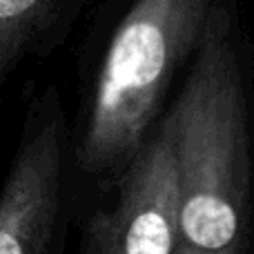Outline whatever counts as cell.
I'll list each match as a JSON object with an SVG mask.
<instances>
[{"instance_id": "277c9868", "label": "cell", "mask_w": 254, "mask_h": 254, "mask_svg": "<svg viewBox=\"0 0 254 254\" xmlns=\"http://www.w3.org/2000/svg\"><path fill=\"white\" fill-rule=\"evenodd\" d=\"M110 190V203L89 216L85 254L174 252L179 163L167 121Z\"/></svg>"}, {"instance_id": "5b68a950", "label": "cell", "mask_w": 254, "mask_h": 254, "mask_svg": "<svg viewBox=\"0 0 254 254\" xmlns=\"http://www.w3.org/2000/svg\"><path fill=\"white\" fill-rule=\"evenodd\" d=\"M94 0H0V101L27 63L65 47Z\"/></svg>"}, {"instance_id": "3957f363", "label": "cell", "mask_w": 254, "mask_h": 254, "mask_svg": "<svg viewBox=\"0 0 254 254\" xmlns=\"http://www.w3.org/2000/svg\"><path fill=\"white\" fill-rule=\"evenodd\" d=\"M74 176V136L61 89L29 94L0 185V254H49Z\"/></svg>"}, {"instance_id": "6da1fadb", "label": "cell", "mask_w": 254, "mask_h": 254, "mask_svg": "<svg viewBox=\"0 0 254 254\" xmlns=\"http://www.w3.org/2000/svg\"><path fill=\"white\" fill-rule=\"evenodd\" d=\"M228 0H105L78 58L74 174L112 185L163 125Z\"/></svg>"}, {"instance_id": "7a4b0ae2", "label": "cell", "mask_w": 254, "mask_h": 254, "mask_svg": "<svg viewBox=\"0 0 254 254\" xmlns=\"http://www.w3.org/2000/svg\"><path fill=\"white\" fill-rule=\"evenodd\" d=\"M165 121L179 163L172 254H246L254 219V61L239 0L219 9Z\"/></svg>"}]
</instances>
